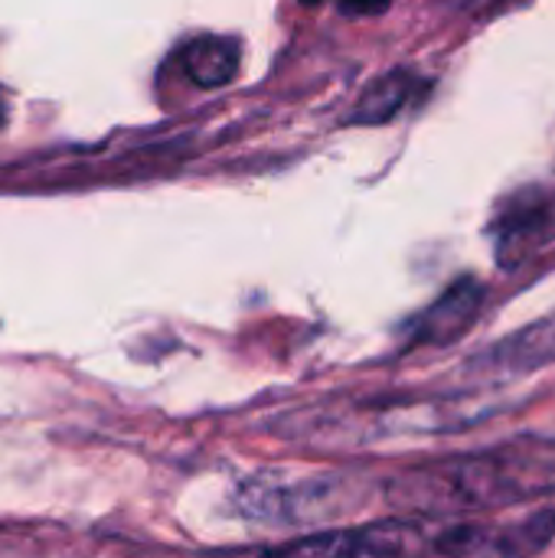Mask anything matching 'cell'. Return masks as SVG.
<instances>
[{"label":"cell","instance_id":"obj_9","mask_svg":"<svg viewBox=\"0 0 555 558\" xmlns=\"http://www.w3.org/2000/svg\"><path fill=\"white\" fill-rule=\"evenodd\" d=\"M458 3H464V7H481V3H491V0H458Z\"/></svg>","mask_w":555,"mask_h":558},{"label":"cell","instance_id":"obj_3","mask_svg":"<svg viewBox=\"0 0 555 558\" xmlns=\"http://www.w3.org/2000/svg\"><path fill=\"white\" fill-rule=\"evenodd\" d=\"M484 301V288L474 278L451 284L415 324H412V347H442L458 340L478 317Z\"/></svg>","mask_w":555,"mask_h":558},{"label":"cell","instance_id":"obj_8","mask_svg":"<svg viewBox=\"0 0 555 558\" xmlns=\"http://www.w3.org/2000/svg\"><path fill=\"white\" fill-rule=\"evenodd\" d=\"M343 13H353V16H376L389 7V0H340Z\"/></svg>","mask_w":555,"mask_h":558},{"label":"cell","instance_id":"obj_6","mask_svg":"<svg viewBox=\"0 0 555 558\" xmlns=\"http://www.w3.org/2000/svg\"><path fill=\"white\" fill-rule=\"evenodd\" d=\"M186 69L190 78L203 88H216L232 82L236 69H239V49L232 39L222 36H203L196 43H190L186 49Z\"/></svg>","mask_w":555,"mask_h":558},{"label":"cell","instance_id":"obj_2","mask_svg":"<svg viewBox=\"0 0 555 558\" xmlns=\"http://www.w3.org/2000/svg\"><path fill=\"white\" fill-rule=\"evenodd\" d=\"M435 536L425 526L406 520H383L343 533H317L278 546L268 558H419Z\"/></svg>","mask_w":555,"mask_h":558},{"label":"cell","instance_id":"obj_5","mask_svg":"<svg viewBox=\"0 0 555 558\" xmlns=\"http://www.w3.org/2000/svg\"><path fill=\"white\" fill-rule=\"evenodd\" d=\"M494 363H500L504 369L514 373H530V369H543L555 363V314L523 327L520 333L507 337L497 353Z\"/></svg>","mask_w":555,"mask_h":558},{"label":"cell","instance_id":"obj_4","mask_svg":"<svg viewBox=\"0 0 555 558\" xmlns=\"http://www.w3.org/2000/svg\"><path fill=\"white\" fill-rule=\"evenodd\" d=\"M555 536V510H536L500 530H487L481 556L530 558L543 553Z\"/></svg>","mask_w":555,"mask_h":558},{"label":"cell","instance_id":"obj_7","mask_svg":"<svg viewBox=\"0 0 555 558\" xmlns=\"http://www.w3.org/2000/svg\"><path fill=\"white\" fill-rule=\"evenodd\" d=\"M412 92H415V78L409 72H389L386 78H379L363 95V105L357 111V121H370V124L389 121L393 114H399L406 108V101L412 98Z\"/></svg>","mask_w":555,"mask_h":558},{"label":"cell","instance_id":"obj_1","mask_svg":"<svg viewBox=\"0 0 555 558\" xmlns=\"http://www.w3.org/2000/svg\"><path fill=\"white\" fill-rule=\"evenodd\" d=\"M555 494L553 441H517L500 451L438 461L402 474L389 497L422 513H458Z\"/></svg>","mask_w":555,"mask_h":558}]
</instances>
